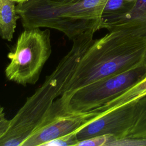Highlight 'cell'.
<instances>
[{
    "mask_svg": "<svg viewBox=\"0 0 146 146\" xmlns=\"http://www.w3.org/2000/svg\"><path fill=\"white\" fill-rule=\"evenodd\" d=\"M145 94L146 77L118 96L94 110L99 111L100 116L125 104L135 101Z\"/></svg>",
    "mask_w": 146,
    "mask_h": 146,
    "instance_id": "30bf717a",
    "label": "cell"
},
{
    "mask_svg": "<svg viewBox=\"0 0 146 146\" xmlns=\"http://www.w3.org/2000/svg\"><path fill=\"white\" fill-rule=\"evenodd\" d=\"M68 98L62 94L54 102L41 124L25 141L22 146H42L45 143L77 131L99 116L92 110L86 112H73L67 110Z\"/></svg>",
    "mask_w": 146,
    "mask_h": 146,
    "instance_id": "8992f818",
    "label": "cell"
},
{
    "mask_svg": "<svg viewBox=\"0 0 146 146\" xmlns=\"http://www.w3.org/2000/svg\"><path fill=\"white\" fill-rule=\"evenodd\" d=\"M78 141L75 132L51 140L43 144L42 146H76Z\"/></svg>",
    "mask_w": 146,
    "mask_h": 146,
    "instance_id": "4fadbf2b",
    "label": "cell"
},
{
    "mask_svg": "<svg viewBox=\"0 0 146 146\" xmlns=\"http://www.w3.org/2000/svg\"><path fill=\"white\" fill-rule=\"evenodd\" d=\"M146 64V36L136 30L119 28L94 39L80 59L63 94Z\"/></svg>",
    "mask_w": 146,
    "mask_h": 146,
    "instance_id": "6da1fadb",
    "label": "cell"
},
{
    "mask_svg": "<svg viewBox=\"0 0 146 146\" xmlns=\"http://www.w3.org/2000/svg\"><path fill=\"white\" fill-rule=\"evenodd\" d=\"M135 103L133 101L96 117L77 131L78 141L107 135L116 140L127 137L135 123Z\"/></svg>",
    "mask_w": 146,
    "mask_h": 146,
    "instance_id": "52a82bcc",
    "label": "cell"
},
{
    "mask_svg": "<svg viewBox=\"0 0 146 146\" xmlns=\"http://www.w3.org/2000/svg\"><path fill=\"white\" fill-rule=\"evenodd\" d=\"M16 3H21V2H25V1H26L27 0H14Z\"/></svg>",
    "mask_w": 146,
    "mask_h": 146,
    "instance_id": "2e32d148",
    "label": "cell"
},
{
    "mask_svg": "<svg viewBox=\"0 0 146 146\" xmlns=\"http://www.w3.org/2000/svg\"><path fill=\"white\" fill-rule=\"evenodd\" d=\"M135 2L128 0H108L104 7L102 17L124 14L132 8Z\"/></svg>",
    "mask_w": 146,
    "mask_h": 146,
    "instance_id": "8fae6325",
    "label": "cell"
},
{
    "mask_svg": "<svg viewBox=\"0 0 146 146\" xmlns=\"http://www.w3.org/2000/svg\"><path fill=\"white\" fill-rule=\"evenodd\" d=\"M82 0H27L16 10L24 29L47 27L57 30L74 40L71 15Z\"/></svg>",
    "mask_w": 146,
    "mask_h": 146,
    "instance_id": "5b68a950",
    "label": "cell"
},
{
    "mask_svg": "<svg viewBox=\"0 0 146 146\" xmlns=\"http://www.w3.org/2000/svg\"><path fill=\"white\" fill-rule=\"evenodd\" d=\"M128 1H130V2H136L137 0H128Z\"/></svg>",
    "mask_w": 146,
    "mask_h": 146,
    "instance_id": "e0dca14e",
    "label": "cell"
},
{
    "mask_svg": "<svg viewBox=\"0 0 146 146\" xmlns=\"http://www.w3.org/2000/svg\"><path fill=\"white\" fill-rule=\"evenodd\" d=\"M146 77V64L83 87L68 96L67 110L86 112L107 103Z\"/></svg>",
    "mask_w": 146,
    "mask_h": 146,
    "instance_id": "277c9868",
    "label": "cell"
},
{
    "mask_svg": "<svg viewBox=\"0 0 146 146\" xmlns=\"http://www.w3.org/2000/svg\"><path fill=\"white\" fill-rule=\"evenodd\" d=\"M51 52L48 29H25L7 54L10 63L5 70L6 78L23 86L35 84Z\"/></svg>",
    "mask_w": 146,
    "mask_h": 146,
    "instance_id": "3957f363",
    "label": "cell"
},
{
    "mask_svg": "<svg viewBox=\"0 0 146 146\" xmlns=\"http://www.w3.org/2000/svg\"><path fill=\"white\" fill-rule=\"evenodd\" d=\"M115 140V137L112 135L99 136L79 141L76 146H109Z\"/></svg>",
    "mask_w": 146,
    "mask_h": 146,
    "instance_id": "7c38bea8",
    "label": "cell"
},
{
    "mask_svg": "<svg viewBox=\"0 0 146 146\" xmlns=\"http://www.w3.org/2000/svg\"><path fill=\"white\" fill-rule=\"evenodd\" d=\"M10 119L6 117L4 108L0 106V139L3 136L9 128Z\"/></svg>",
    "mask_w": 146,
    "mask_h": 146,
    "instance_id": "9a60e30c",
    "label": "cell"
},
{
    "mask_svg": "<svg viewBox=\"0 0 146 146\" xmlns=\"http://www.w3.org/2000/svg\"><path fill=\"white\" fill-rule=\"evenodd\" d=\"M20 18L16 10V2L14 0H0V37L11 41Z\"/></svg>",
    "mask_w": 146,
    "mask_h": 146,
    "instance_id": "9c48e42d",
    "label": "cell"
},
{
    "mask_svg": "<svg viewBox=\"0 0 146 146\" xmlns=\"http://www.w3.org/2000/svg\"><path fill=\"white\" fill-rule=\"evenodd\" d=\"M123 27L136 29L146 36V0H137L124 14L101 18L100 29L108 31Z\"/></svg>",
    "mask_w": 146,
    "mask_h": 146,
    "instance_id": "ba28073f",
    "label": "cell"
},
{
    "mask_svg": "<svg viewBox=\"0 0 146 146\" xmlns=\"http://www.w3.org/2000/svg\"><path fill=\"white\" fill-rule=\"evenodd\" d=\"M94 35L87 33L72 40L71 50L10 119L9 128L0 139V146H22L41 124L55 100L62 95L80 59L92 43Z\"/></svg>",
    "mask_w": 146,
    "mask_h": 146,
    "instance_id": "7a4b0ae2",
    "label": "cell"
},
{
    "mask_svg": "<svg viewBox=\"0 0 146 146\" xmlns=\"http://www.w3.org/2000/svg\"><path fill=\"white\" fill-rule=\"evenodd\" d=\"M146 145V139L125 137L117 139L110 144L109 146H139Z\"/></svg>",
    "mask_w": 146,
    "mask_h": 146,
    "instance_id": "5bb4252c",
    "label": "cell"
}]
</instances>
